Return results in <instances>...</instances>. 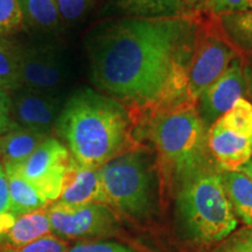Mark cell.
Listing matches in <instances>:
<instances>
[{"label": "cell", "mask_w": 252, "mask_h": 252, "mask_svg": "<svg viewBox=\"0 0 252 252\" xmlns=\"http://www.w3.org/2000/svg\"><path fill=\"white\" fill-rule=\"evenodd\" d=\"M0 86L14 94L23 89V46L8 35H0Z\"/></svg>", "instance_id": "ac0fdd59"}, {"label": "cell", "mask_w": 252, "mask_h": 252, "mask_svg": "<svg viewBox=\"0 0 252 252\" xmlns=\"http://www.w3.org/2000/svg\"><path fill=\"white\" fill-rule=\"evenodd\" d=\"M220 172L216 167L206 169L175 191L179 220L188 237L196 243L220 242L237 228V217L226 196Z\"/></svg>", "instance_id": "277c9868"}, {"label": "cell", "mask_w": 252, "mask_h": 252, "mask_svg": "<svg viewBox=\"0 0 252 252\" xmlns=\"http://www.w3.org/2000/svg\"><path fill=\"white\" fill-rule=\"evenodd\" d=\"M52 224L47 214V208L26 214L15 219L13 225L4 236V247L20 248L43 236L49 235ZM1 239V241H2Z\"/></svg>", "instance_id": "2e32d148"}, {"label": "cell", "mask_w": 252, "mask_h": 252, "mask_svg": "<svg viewBox=\"0 0 252 252\" xmlns=\"http://www.w3.org/2000/svg\"><path fill=\"white\" fill-rule=\"evenodd\" d=\"M245 94H248L245 61L242 56H238L197 100L198 113L207 130L232 109L238 99L245 98Z\"/></svg>", "instance_id": "30bf717a"}, {"label": "cell", "mask_w": 252, "mask_h": 252, "mask_svg": "<svg viewBox=\"0 0 252 252\" xmlns=\"http://www.w3.org/2000/svg\"><path fill=\"white\" fill-rule=\"evenodd\" d=\"M68 250V244L63 239L50 234L20 248L0 247V252H67Z\"/></svg>", "instance_id": "603a6c76"}, {"label": "cell", "mask_w": 252, "mask_h": 252, "mask_svg": "<svg viewBox=\"0 0 252 252\" xmlns=\"http://www.w3.org/2000/svg\"><path fill=\"white\" fill-rule=\"evenodd\" d=\"M64 82L58 50L46 45L23 46V84L27 89L55 94Z\"/></svg>", "instance_id": "7c38bea8"}, {"label": "cell", "mask_w": 252, "mask_h": 252, "mask_svg": "<svg viewBox=\"0 0 252 252\" xmlns=\"http://www.w3.org/2000/svg\"><path fill=\"white\" fill-rule=\"evenodd\" d=\"M245 75L248 80V94L252 99V62H245Z\"/></svg>", "instance_id": "f546056e"}, {"label": "cell", "mask_w": 252, "mask_h": 252, "mask_svg": "<svg viewBox=\"0 0 252 252\" xmlns=\"http://www.w3.org/2000/svg\"><path fill=\"white\" fill-rule=\"evenodd\" d=\"M220 25L225 36L244 60L252 61V8L239 13L222 15Z\"/></svg>", "instance_id": "ffe728a7"}, {"label": "cell", "mask_w": 252, "mask_h": 252, "mask_svg": "<svg viewBox=\"0 0 252 252\" xmlns=\"http://www.w3.org/2000/svg\"><path fill=\"white\" fill-rule=\"evenodd\" d=\"M25 26L34 30L54 31L62 20L55 0H18Z\"/></svg>", "instance_id": "44dd1931"}, {"label": "cell", "mask_w": 252, "mask_h": 252, "mask_svg": "<svg viewBox=\"0 0 252 252\" xmlns=\"http://www.w3.org/2000/svg\"><path fill=\"white\" fill-rule=\"evenodd\" d=\"M220 178L236 217L252 226V181L238 171H222Z\"/></svg>", "instance_id": "e0dca14e"}, {"label": "cell", "mask_w": 252, "mask_h": 252, "mask_svg": "<svg viewBox=\"0 0 252 252\" xmlns=\"http://www.w3.org/2000/svg\"><path fill=\"white\" fill-rule=\"evenodd\" d=\"M61 104L56 94L23 88L12 97V122L20 127L50 135L56 130Z\"/></svg>", "instance_id": "8fae6325"}, {"label": "cell", "mask_w": 252, "mask_h": 252, "mask_svg": "<svg viewBox=\"0 0 252 252\" xmlns=\"http://www.w3.org/2000/svg\"><path fill=\"white\" fill-rule=\"evenodd\" d=\"M71 154L62 141L49 137L17 169L20 174L39 191L49 203L55 202L61 195Z\"/></svg>", "instance_id": "9c48e42d"}, {"label": "cell", "mask_w": 252, "mask_h": 252, "mask_svg": "<svg viewBox=\"0 0 252 252\" xmlns=\"http://www.w3.org/2000/svg\"><path fill=\"white\" fill-rule=\"evenodd\" d=\"M55 202L71 207L94 202L102 203L99 169L82 166L71 157L62 182L61 195Z\"/></svg>", "instance_id": "4fadbf2b"}, {"label": "cell", "mask_w": 252, "mask_h": 252, "mask_svg": "<svg viewBox=\"0 0 252 252\" xmlns=\"http://www.w3.org/2000/svg\"><path fill=\"white\" fill-rule=\"evenodd\" d=\"M5 171V169H4ZM8 179L9 186V213L15 219L26 214L45 209L49 206V202L45 197L41 196L39 191L30 182L15 171H5Z\"/></svg>", "instance_id": "d6986e66"}, {"label": "cell", "mask_w": 252, "mask_h": 252, "mask_svg": "<svg viewBox=\"0 0 252 252\" xmlns=\"http://www.w3.org/2000/svg\"><path fill=\"white\" fill-rule=\"evenodd\" d=\"M9 207H11V201H9L8 179L4 171V167L0 163V216L11 214Z\"/></svg>", "instance_id": "f1b7e54d"}, {"label": "cell", "mask_w": 252, "mask_h": 252, "mask_svg": "<svg viewBox=\"0 0 252 252\" xmlns=\"http://www.w3.org/2000/svg\"><path fill=\"white\" fill-rule=\"evenodd\" d=\"M67 252H137L134 249L115 242H86L77 243Z\"/></svg>", "instance_id": "4316f807"}, {"label": "cell", "mask_w": 252, "mask_h": 252, "mask_svg": "<svg viewBox=\"0 0 252 252\" xmlns=\"http://www.w3.org/2000/svg\"><path fill=\"white\" fill-rule=\"evenodd\" d=\"M188 2V5L190 6L191 8L196 9V11H202L203 4L206 0H186Z\"/></svg>", "instance_id": "1f68e13d"}, {"label": "cell", "mask_w": 252, "mask_h": 252, "mask_svg": "<svg viewBox=\"0 0 252 252\" xmlns=\"http://www.w3.org/2000/svg\"><path fill=\"white\" fill-rule=\"evenodd\" d=\"M56 131L71 157L94 169L140 144L130 111L90 88L77 90L65 102Z\"/></svg>", "instance_id": "7a4b0ae2"}, {"label": "cell", "mask_w": 252, "mask_h": 252, "mask_svg": "<svg viewBox=\"0 0 252 252\" xmlns=\"http://www.w3.org/2000/svg\"><path fill=\"white\" fill-rule=\"evenodd\" d=\"M239 53L225 36L219 18L203 12L187 88V99L196 103L200 96L226 70Z\"/></svg>", "instance_id": "8992f818"}, {"label": "cell", "mask_w": 252, "mask_h": 252, "mask_svg": "<svg viewBox=\"0 0 252 252\" xmlns=\"http://www.w3.org/2000/svg\"><path fill=\"white\" fill-rule=\"evenodd\" d=\"M25 27L18 0H0V35H9Z\"/></svg>", "instance_id": "7402d4cb"}, {"label": "cell", "mask_w": 252, "mask_h": 252, "mask_svg": "<svg viewBox=\"0 0 252 252\" xmlns=\"http://www.w3.org/2000/svg\"><path fill=\"white\" fill-rule=\"evenodd\" d=\"M156 169L158 165L140 144L113 158L99 168L102 203L132 219L147 217L156 201Z\"/></svg>", "instance_id": "5b68a950"}, {"label": "cell", "mask_w": 252, "mask_h": 252, "mask_svg": "<svg viewBox=\"0 0 252 252\" xmlns=\"http://www.w3.org/2000/svg\"><path fill=\"white\" fill-rule=\"evenodd\" d=\"M52 230L58 237L80 239L104 237L117 229V217L111 208L100 202L71 207L53 202L47 207Z\"/></svg>", "instance_id": "ba28073f"}, {"label": "cell", "mask_w": 252, "mask_h": 252, "mask_svg": "<svg viewBox=\"0 0 252 252\" xmlns=\"http://www.w3.org/2000/svg\"><path fill=\"white\" fill-rule=\"evenodd\" d=\"M115 4L127 18H171L196 11L186 0H115Z\"/></svg>", "instance_id": "9a60e30c"}, {"label": "cell", "mask_w": 252, "mask_h": 252, "mask_svg": "<svg viewBox=\"0 0 252 252\" xmlns=\"http://www.w3.org/2000/svg\"><path fill=\"white\" fill-rule=\"evenodd\" d=\"M94 0H55L62 23H75L89 11Z\"/></svg>", "instance_id": "484cf974"}, {"label": "cell", "mask_w": 252, "mask_h": 252, "mask_svg": "<svg viewBox=\"0 0 252 252\" xmlns=\"http://www.w3.org/2000/svg\"><path fill=\"white\" fill-rule=\"evenodd\" d=\"M137 133H143L152 143L158 171L167 190L176 191L190 178L217 166L212 161L208 130L197 104L190 100L152 113L138 126Z\"/></svg>", "instance_id": "3957f363"}, {"label": "cell", "mask_w": 252, "mask_h": 252, "mask_svg": "<svg viewBox=\"0 0 252 252\" xmlns=\"http://www.w3.org/2000/svg\"><path fill=\"white\" fill-rule=\"evenodd\" d=\"M238 172H242L243 174H245L248 176L249 179L252 181V158L249 161L245 163V165H243L241 167V168L238 169Z\"/></svg>", "instance_id": "4dcf8cb0"}, {"label": "cell", "mask_w": 252, "mask_h": 252, "mask_svg": "<svg viewBox=\"0 0 252 252\" xmlns=\"http://www.w3.org/2000/svg\"><path fill=\"white\" fill-rule=\"evenodd\" d=\"M212 252H252V226L230 234Z\"/></svg>", "instance_id": "cb8c5ba5"}, {"label": "cell", "mask_w": 252, "mask_h": 252, "mask_svg": "<svg viewBox=\"0 0 252 252\" xmlns=\"http://www.w3.org/2000/svg\"><path fill=\"white\" fill-rule=\"evenodd\" d=\"M202 15L125 18L91 35V80L130 111L137 128L152 113L187 99Z\"/></svg>", "instance_id": "6da1fadb"}, {"label": "cell", "mask_w": 252, "mask_h": 252, "mask_svg": "<svg viewBox=\"0 0 252 252\" xmlns=\"http://www.w3.org/2000/svg\"><path fill=\"white\" fill-rule=\"evenodd\" d=\"M208 149L222 171H238L252 158V103L241 98L208 128Z\"/></svg>", "instance_id": "52a82bcc"}, {"label": "cell", "mask_w": 252, "mask_h": 252, "mask_svg": "<svg viewBox=\"0 0 252 252\" xmlns=\"http://www.w3.org/2000/svg\"><path fill=\"white\" fill-rule=\"evenodd\" d=\"M50 135L12 125L0 137V162L5 171L17 169Z\"/></svg>", "instance_id": "5bb4252c"}, {"label": "cell", "mask_w": 252, "mask_h": 252, "mask_svg": "<svg viewBox=\"0 0 252 252\" xmlns=\"http://www.w3.org/2000/svg\"><path fill=\"white\" fill-rule=\"evenodd\" d=\"M251 9L250 0H206L202 11L214 17H222Z\"/></svg>", "instance_id": "d4e9b609"}, {"label": "cell", "mask_w": 252, "mask_h": 252, "mask_svg": "<svg viewBox=\"0 0 252 252\" xmlns=\"http://www.w3.org/2000/svg\"><path fill=\"white\" fill-rule=\"evenodd\" d=\"M12 125V97L0 86V137L5 134Z\"/></svg>", "instance_id": "83f0119b"}]
</instances>
